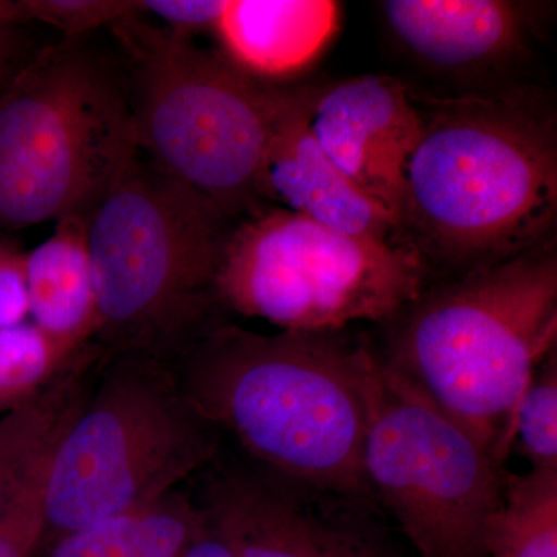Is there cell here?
Listing matches in <instances>:
<instances>
[{
    "mask_svg": "<svg viewBox=\"0 0 557 557\" xmlns=\"http://www.w3.org/2000/svg\"><path fill=\"white\" fill-rule=\"evenodd\" d=\"M168 359L201 416L249 460L372 500L361 453L380 354L366 341L347 332L263 335L225 319Z\"/></svg>",
    "mask_w": 557,
    "mask_h": 557,
    "instance_id": "cell-1",
    "label": "cell"
},
{
    "mask_svg": "<svg viewBox=\"0 0 557 557\" xmlns=\"http://www.w3.org/2000/svg\"><path fill=\"white\" fill-rule=\"evenodd\" d=\"M416 97L421 131L406 171L399 242L458 277L549 244L557 131L527 95Z\"/></svg>",
    "mask_w": 557,
    "mask_h": 557,
    "instance_id": "cell-2",
    "label": "cell"
},
{
    "mask_svg": "<svg viewBox=\"0 0 557 557\" xmlns=\"http://www.w3.org/2000/svg\"><path fill=\"white\" fill-rule=\"evenodd\" d=\"M398 318L387 368L504 465L519 399L556 351L555 245L426 288Z\"/></svg>",
    "mask_w": 557,
    "mask_h": 557,
    "instance_id": "cell-3",
    "label": "cell"
},
{
    "mask_svg": "<svg viewBox=\"0 0 557 557\" xmlns=\"http://www.w3.org/2000/svg\"><path fill=\"white\" fill-rule=\"evenodd\" d=\"M236 223L138 149L89 218L91 344L171 358L225 321L215 278Z\"/></svg>",
    "mask_w": 557,
    "mask_h": 557,
    "instance_id": "cell-4",
    "label": "cell"
},
{
    "mask_svg": "<svg viewBox=\"0 0 557 557\" xmlns=\"http://www.w3.org/2000/svg\"><path fill=\"white\" fill-rule=\"evenodd\" d=\"M108 28L139 152L236 222L259 211L263 159L300 87L255 78L146 14Z\"/></svg>",
    "mask_w": 557,
    "mask_h": 557,
    "instance_id": "cell-5",
    "label": "cell"
},
{
    "mask_svg": "<svg viewBox=\"0 0 557 557\" xmlns=\"http://www.w3.org/2000/svg\"><path fill=\"white\" fill-rule=\"evenodd\" d=\"M222 450L168 358L102 354L51 457L40 548L166 497Z\"/></svg>",
    "mask_w": 557,
    "mask_h": 557,
    "instance_id": "cell-6",
    "label": "cell"
},
{
    "mask_svg": "<svg viewBox=\"0 0 557 557\" xmlns=\"http://www.w3.org/2000/svg\"><path fill=\"white\" fill-rule=\"evenodd\" d=\"M137 152L115 54L90 36L40 47L0 95V226L90 218Z\"/></svg>",
    "mask_w": 557,
    "mask_h": 557,
    "instance_id": "cell-7",
    "label": "cell"
},
{
    "mask_svg": "<svg viewBox=\"0 0 557 557\" xmlns=\"http://www.w3.org/2000/svg\"><path fill=\"white\" fill-rule=\"evenodd\" d=\"M426 278L406 245L260 208L231 230L215 292L226 313L263 319L282 332L336 333L397 319L426 289Z\"/></svg>",
    "mask_w": 557,
    "mask_h": 557,
    "instance_id": "cell-8",
    "label": "cell"
},
{
    "mask_svg": "<svg viewBox=\"0 0 557 557\" xmlns=\"http://www.w3.org/2000/svg\"><path fill=\"white\" fill-rule=\"evenodd\" d=\"M361 474L369 496L420 557H486L487 520L507 469L380 355Z\"/></svg>",
    "mask_w": 557,
    "mask_h": 557,
    "instance_id": "cell-9",
    "label": "cell"
},
{
    "mask_svg": "<svg viewBox=\"0 0 557 557\" xmlns=\"http://www.w3.org/2000/svg\"><path fill=\"white\" fill-rule=\"evenodd\" d=\"M199 475L197 504L233 557H408L369 498L302 485L222 450Z\"/></svg>",
    "mask_w": 557,
    "mask_h": 557,
    "instance_id": "cell-10",
    "label": "cell"
},
{
    "mask_svg": "<svg viewBox=\"0 0 557 557\" xmlns=\"http://www.w3.org/2000/svg\"><path fill=\"white\" fill-rule=\"evenodd\" d=\"M310 131L335 166L398 223L406 171L421 131L412 91L381 75L318 89Z\"/></svg>",
    "mask_w": 557,
    "mask_h": 557,
    "instance_id": "cell-11",
    "label": "cell"
},
{
    "mask_svg": "<svg viewBox=\"0 0 557 557\" xmlns=\"http://www.w3.org/2000/svg\"><path fill=\"white\" fill-rule=\"evenodd\" d=\"M318 89L300 87L298 98L271 139L259 177L260 199L351 236L399 242L398 223L335 166L310 131Z\"/></svg>",
    "mask_w": 557,
    "mask_h": 557,
    "instance_id": "cell-12",
    "label": "cell"
},
{
    "mask_svg": "<svg viewBox=\"0 0 557 557\" xmlns=\"http://www.w3.org/2000/svg\"><path fill=\"white\" fill-rule=\"evenodd\" d=\"M388 30L418 61L478 72L515 60L536 35L544 3L519 0H386Z\"/></svg>",
    "mask_w": 557,
    "mask_h": 557,
    "instance_id": "cell-13",
    "label": "cell"
},
{
    "mask_svg": "<svg viewBox=\"0 0 557 557\" xmlns=\"http://www.w3.org/2000/svg\"><path fill=\"white\" fill-rule=\"evenodd\" d=\"M330 0H228L214 25L223 57L260 81L309 67L339 27Z\"/></svg>",
    "mask_w": 557,
    "mask_h": 557,
    "instance_id": "cell-14",
    "label": "cell"
},
{
    "mask_svg": "<svg viewBox=\"0 0 557 557\" xmlns=\"http://www.w3.org/2000/svg\"><path fill=\"white\" fill-rule=\"evenodd\" d=\"M28 317L65 357H78L97 330V296L89 255V218L69 215L25 256Z\"/></svg>",
    "mask_w": 557,
    "mask_h": 557,
    "instance_id": "cell-15",
    "label": "cell"
},
{
    "mask_svg": "<svg viewBox=\"0 0 557 557\" xmlns=\"http://www.w3.org/2000/svg\"><path fill=\"white\" fill-rule=\"evenodd\" d=\"M207 520L196 498L172 491L148 507L65 534L44 549V557H183Z\"/></svg>",
    "mask_w": 557,
    "mask_h": 557,
    "instance_id": "cell-16",
    "label": "cell"
},
{
    "mask_svg": "<svg viewBox=\"0 0 557 557\" xmlns=\"http://www.w3.org/2000/svg\"><path fill=\"white\" fill-rule=\"evenodd\" d=\"M486 557H557V469L505 474L485 530Z\"/></svg>",
    "mask_w": 557,
    "mask_h": 557,
    "instance_id": "cell-17",
    "label": "cell"
},
{
    "mask_svg": "<svg viewBox=\"0 0 557 557\" xmlns=\"http://www.w3.org/2000/svg\"><path fill=\"white\" fill-rule=\"evenodd\" d=\"M86 387L81 370H69L38 397L0 417V507L40 450L75 412Z\"/></svg>",
    "mask_w": 557,
    "mask_h": 557,
    "instance_id": "cell-18",
    "label": "cell"
},
{
    "mask_svg": "<svg viewBox=\"0 0 557 557\" xmlns=\"http://www.w3.org/2000/svg\"><path fill=\"white\" fill-rule=\"evenodd\" d=\"M76 358L65 357L33 322L0 329V417L38 397Z\"/></svg>",
    "mask_w": 557,
    "mask_h": 557,
    "instance_id": "cell-19",
    "label": "cell"
},
{
    "mask_svg": "<svg viewBox=\"0 0 557 557\" xmlns=\"http://www.w3.org/2000/svg\"><path fill=\"white\" fill-rule=\"evenodd\" d=\"M518 448L530 469H557V355L534 372L512 417L511 450Z\"/></svg>",
    "mask_w": 557,
    "mask_h": 557,
    "instance_id": "cell-20",
    "label": "cell"
},
{
    "mask_svg": "<svg viewBox=\"0 0 557 557\" xmlns=\"http://www.w3.org/2000/svg\"><path fill=\"white\" fill-rule=\"evenodd\" d=\"M60 434L40 450L0 507V557L38 555L46 523L47 480Z\"/></svg>",
    "mask_w": 557,
    "mask_h": 557,
    "instance_id": "cell-21",
    "label": "cell"
},
{
    "mask_svg": "<svg viewBox=\"0 0 557 557\" xmlns=\"http://www.w3.org/2000/svg\"><path fill=\"white\" fill-rule=\"evenodd\" d=\"M145 14L138 0H17L0 2V20L20 25L38 22L61 32V38H83L126 17Z\"/></svg>",
    "mask_w": 557,
    "mask_h": 557,
    "instance_id": "cell-22",
    "label": "cell"
},
{
    "mask_svg": "<svg viewBox=\"0 0 557 557\" xmlns=\"http://www.w3.org/2000/svg\"><path fill=\"white\" fill-rule=\"evenodd\" d=\"M146 16L164 22V27L193 38L194 32L214 28L228 0H141Z\"/></svg>",
    "mask_w": 557,
    "mask_h": 557,
    "instance_id": "cell-23",
    "label": "cell"
},
{
    "mask_svg": "<svg viewBox=\"0 0 557 557\" xmlns=\"http://www.w3.org/2000/svg\"><path fill=\"white\" fill-rule=\"evenodd\" d=\"M25 256L14 248L0 263V329L20 325L28 317Z\"/></svg>",
    "mask_w": 557,
    "mask_h": 557,
    "instance_id": "cell-24",
    "label": "cell"
},
{
    "mask_svg": "<svg viewBox=\"0 0 557 557\" xmlns=\"http://www.w3.org/2000/svg\"><path fill=\"white\" fill-rule=\"evenodd\" d=\"M38 50H32L24 27L0 20V95Z\"/></svg>",
    "mask_w": 557,
    "mask_h": 557,
    "instance_id": "cell-25",
    "label": "cell"
},
{
    "mask_svg": "<svg viewBox=\"0 0 557 557\" xmlns=\"http://www.w3.org/2000/svg\"><path fill=\"white\" fill-rule=\"evenodd\" d=\"M208 519V516H207ZM183 557H233L231 549L215 527L207 520V527L193 542Z\"/></svg>",
    "mask_w": 557,
    "mask_h": 557,
    "instance_id": "cell-26",
    "label": "cell"
}]
</instances>
